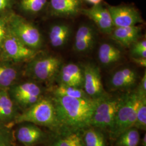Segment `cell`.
<instances>
[{
	"instance_id": "1",
	"label": "cell",
	"mask_w": 146,
	"mask_h": 146,
	"mask_svg": "<svg viewBox=\"0 0 146 146\" xmlns=\"http://www.w3.org/2000/svg\"><path fill=\"white\" fill-rule=\"evenodd\" d=\"M52 99L60 126V133L82 131L89 128L100 100L77 99L55 95Z\"/></svg>"
},
{
	"instance_id": "2",
	"label": "cell",
	"mask_w": 146,
	"mask_h": 146,
	"mask_svg": "<svg viewBox=\"0 0 146 146\" xmlns=\"http://www.w3.org/2000/svg\"><path fill=\"white\" fill-rule=\"evenodd\" d=\"M23 122H30L36 125L47 127L56 132L60 131V126L52 99L42 97L36 103L22 111L9 126Z\"/></svg>"
},
{
	"instance_id": "3",
	"label": "cell",
	"mask_w": 146,
	"mask_h": 146,
	"mask_svg": "<svg viewBox=\"0 0 146 146\" xmlns=\"http://www.w3.org/2000/svg\"><path fill=\"white\" fill-rule=\"evenodd\" d=\"M139 97L136 92L123 95V98L113 124L108 129L110 136L116 140L124 131L134 127Z\"/></svg>"
},
{
	"instance_id": "4",
	"label": "cell",
	"mask_w": 146,
	"mask_h": 146,
	"mask_svg": "<svg viewBox=\"0 0 146 146\" xmlns=\"http://www.w3.org/2000/svg\"><path fill=\"white\" fill-rule=\"evenodd\" d=\"M33 58L27 67L26 73L28 76L39 82L52 81L62 66L61 59L53 55H43Z\"/></svg>"
},
{
	"instance_id": "5",
	"label": "cell",
	"mask_w": 146,
	"mask_h": 146,
	"mask_svg": "<svg viewBox=\"0 0 146 146\" xmlns=\"http://www.w3.org/2000/svg\"><path fill=\"white\" fill-rule=\"evenodd\" d=\"M8 28L23 44L36 50L41 46L42 36L38 29L20 16L9 14Z\"/></svg>"
},
{
	"instance_id": "6",
	"label": "cell",
	"mask_w": 146,
	"mask_h": 146,
	"mask_svg": "<svg viewBox=\"0 0 146 146\" xmlns=\"http://www.w3.org/2000/svg\"><path fill=\"white\" fill-rule=\"evenodd\" d=\"M122 98L123 95L111 97L108 95L100 100L92 116L90 126L96 128L109 129L113 124Z\"/></svg>"
},
{
	"instance_id": "7",
	"label": "cell",
	"mask_w": 146,
	"mask_h": 146,
	"mask_svg": "<svg viewBox=\"0 0 146 146\" xmlns=\"http://www.w3.org/2000/svg\"><path fill=\"white\" fill-rule=\"evenodd\" d=\"M8 26V25H7ZM35 50L26 46L8 29L0 52V60L11 62H20L35 56Z\"/></svg>"
},
{
	"instance_id": "8",
	"label": "cell",
	"mask_w": 146,
	"mask_h": 146,
	"mask_svg": "<svg viewBox=\"0 0 146 146\" xmlns=\"http://www.w3.org/2000/svg\"><path fill=\"white\" fill-rule=\"evenodd\" d=\"M8 92L11 98L22 111L29 108L43 97L41 87L34 82L16 84Z\"/></svg>"
},
{
	"instance_id": "9",
	"label": "cell",
	"mask_w": 146,
	"mask_h": 146,
	"mask_svg": "<svg viewBox=\"0 0 146 146\" xmlns=\"http://www.w3.org/2000/svg\"><path fill=\"white\" fill-rule=\"evenodd\" d=\"M83 89L89 98L100 100L107 96L101 80L100 69L95 65L87 63L84 66Z\"/></svg>"
},
{
	"instance_id": "10",
	"label": "cell",
	"mask_w": 146,
	"mask_h": 146,
	"mask_svg": "<svg viewBox=\"0 0 146 146\" xmlns=\"http://www.w3.org/2000/svg\"><path fill=\"white\" fill-rule=\"evenodd\" d=\"M107 8L114 27L134 26L143 22L139 12L133 7L109 6Z\"/></svg>"
},
{
	"instance_id": "11",
	"label": "cell",
	"mask_w": 146,
	"mask_h": 146,
	"mask_svg": "<svg viewBox=\"0 0 146 146\" xmlns=\"http://www.w3.org/2000/svg\"><path fill=\"white\" fill-rule=\"evenodd\" d=\"M19 127L14 131L16 140L25 146H34L45 141L46 133L38 125L30 122L18 124Z\"/></svg>"
},
{
	"instance_id": "12",
	"label": "cell",
	"mask_w": 146,
	"mask_h": 146,
	"mask_svg": "<svg viewBox=\"0 0 146 146\" xmlns=\"http://www.w3.org/2000/svg\"><path fill=\"white\" fill-rule=\"evenodd\" d=\"M80 12L93 21L100 30L106 34H110L114 28L110 11L100 4L93 5L89 8L81 9Z\"/></svg>"
},
{
	"instance_id": "13",
	"label": "cell",
	"mask_w": 146,
	"mask_h": 146,
	"mask_svg": "<svg viewBox=\"0 0 146 146\" xmlns=\"http://www.w3.org/2000/svg\"><path fill=\"white\" fill-rule=\"evenodd\" d=\"M56 77L59 84L83 89V70L78 64L68 63L63 65Z\"/></svg>"
},
{
	"instance_id": "14",
	"label": "cell",
	"mask_w": 146,
	"mask_h": 146,
	"mask_svg": "<svg viewBox=\"0 0 146 146\" xmlns=\"http://www.w3.org/2000/svg\"><path fill=\"white\" fill-rule=\"evenodd\" d=\"M19 110L11 98L8 90H1L0 122L9 125L20 113Z\"/></svg>"
},
{
	"instance_id": "15",
	"label": "cell",
	"mask_w": 146,
	"mask_h": 146,
	"mask_svg": "<svg viewBox=\"0 0 146 146\" xmlns=\"http://www.w3.org/2000/svg\"><path fill=\"white\" fill-rule=\"evenodd\" d=\"M137 80V74L134 69L125 68L114 73L110 79V87L113 89L122 90L131 88Z\"/></svg>"
},
{
	"instance_id": "16",
	"label": "cell",
	"mask_w": 146,
	"mask_h": 146,
	"mask_svg": "<svg viewBox=\"0 0 146 146\" xmlns=\"http://www.w3.org/2000/svg\"><path fill=\"white\" fill-rule=\"evenodd\" d=\"M114 28L110 34L111 38L124 47L131 46L141 35V28L137 26Z\"/></svg>"
},
{
	"instance_id": "17",
	"label": "cell",
	"mask_w": 146,
	"mask_h": 146,
	"mask_svg": "<svg viewBox=\"0 0 146 146\" xmlns=\"http://www.w3.org/2000/svg\"><path fill=\"white\" fill-rule=\"evenodd\" d=\"M81 0H50V7L52 15L72 17L81 11Z\"/></svg>"
},
{
	"instance_id": "18",
	"label": "cell",
	"mask_w": 146,
	"mask_h": 146,
	"mask_svg": "<svg viewBox=\"0 0 146 146\" xmlns=\"http://www.w3.org/2000/svg\"><path fill=\"white\" fill-rule=\"evenodd\" d=\"M11 62L0 60V90H9L19 78V70Z\"/></svg>"
},
{
	"instance_id": "19",
	"label": "cell",
	"mask_w": 146,
	"mask_h": 146,
	"mask_svg": "<svg viewBox=\"0 0 146 146\" xmlns=\"http://www.w3.org/2000/svg\"><path fill=\"white\" fill-rule=\"evenodd\" d=\"M49 146H85L81 131L60 132Z\"/></svg>"
},
{
	"instance_id": "20",
	"label": "cell",
	"mask_w": 146,
	"mask_h": 146,
	"mask_svg": "<svg viewBox=\"0 0 146 146\" xmlns=\"http://www.w3.org/2000/svg\"><path fill=\"white\" fill-rule=\"evenodd\" d=\"M70 34L69 27L64 24L52 26L49 31V38L52 47L58 48L63 46L68 41Z\"/></svg>"
},
{
	"instance_id": "21",
	"label": "cell",
	"mask_w": 146,
	"mask_h": 146,
	"mask_svg": "<svg viewBox=\"0 0 146 146\" xmlns=\"http://www.w3.org/2000/svg\"><path fill=\"white\" fill-rule=\"evenodd\" d=\"M121 52L113 44L104 43L100 45L98 50L100 62L105 66H109L120 60Z\"/></svg>"
},
{
	"instance_id": "22",
	"label": "cell",
	"mask_w": 146,
	"mask_h": 146,
	"mask_svg": "<svg viewBox=\"0 0 146 146\" xmlns=\"http://www.w3.org/2000/svg\"><path fill=\"white\" fill-rule=\"evenodd\" d=\"M116 140V146H137L140 142L139 129L132 127L121 133Z\"/></svg>"
},
{
	"instance_id": "23",
	"label": "cell",
	"mask_w": 146,
	"mask_h": 146,
	"mask_svg": "<svg viewBox=\"0 0 146 146\" xmlns=\"http://www.w3.org/2000/svg\"><path fill=\"white\" fill-rule=\"evenodd\" d=\"M84 131L82 138L85 146H107L104 134L94 128H87Z\"/></svg>"
},
{
	"instance_id": "24",
	"label": "cell",
	"mask_w": 146,
	"mask_h": 146,
	"mask_svg": "<svg viewBox=\"0 0 146 146\" xmlns=\"http://www.w3.org/2000/svg\"><path fill=\"white\" fill-rule=\"evenodd\" d=\"M54 95L77 99L90 98L84 92V89L62 84H58V86L54 89Z\"/></svg>"
},
{
	"instance_id": "25",
	"label": "cell",
	"mask_w": 146,
	"mask_h": 146,
	"mask_svg": "<svg viewBox=\"0 0 146 146\" xmlns=\"http://www.w3.org/2000/svg\"><path fill=\"white\" fill-rule=\"evenodd\" d=\"M16 142L13 128L0 122V146H17Z\"/></svg>"
},
{
	"instance_id": "26",
	"label": "cell",
	"mask_w": 146,
	"mask_h": 146,
	"mask_svg": "<svg viewBox=\"0 0 146 146\" xmlns=\"http://www.w3.org/2000/svg\"><path fill=\"white\" fill-rule=\"evenodd\" d=\"M134 127L138 129L143 131L146 130V97H139V102L136 111L135 123Z\"/></svg>"
},
{
	"instance_id": "27",
	"label": "cell",
	"mask_w": 146,
	"mask_h": 146,
	"mask_svg": "<svg viewBox=\"0 0 146 146\" xmlns=\"http://www.w3.org/2000/svg\"><path fill=\"white\" fill-rule=\"evenodd\" d=\"M47 0H20V7L27 13L35 14L43 9Z\"/></svg>"
},
{
	"instance_id": "28",
	"label": "cell",
	"mask_w": 146,
	"mask_h": 146,
	"mask_svg": "<svg viewBox=\"0 0 146 146\" xmlns=\"http://www.w3.org/2000/svg\"><path fill=\"white\" fill-rule=\"evenodd\" d=\"M95 37L93 28L90 25H83L78 28L76 31L74 43L83 41L87 39L95 38Z\"/></svg>"
},
{
	"instance_id": "29",
	"label": "cell",
	"mask_w": 146,
	"mask_h": 146,
	"mask_svg": "<svg viewBox=\"0 0 146 146\" xmlns=\"http://www.w3.org/2000/svg\"><path fill=\"white\" fill-rule=\"evenodd\" d=\"M131 54L133 57L146 58V41H137L132 44Z\"/></svg>"
},
{
	"instance_id": "30",
	"label": "cell",
	"mask_w": 146,
	"mask_h": 146,
	"mask_svg": "<svg viewBox=\"0 0 146 146\" xmlns=\"http://www.w3.org/2000/svg\"><path fill=\"white\" fill-rule=\"evenodd\" d=\"M9 13L0 16V52L7 31V23Z\"/></svg>"
},
{
	"instance_id": "31",
	"label": "cell",
	"mask_w": 146,
	"mask_h": 146,
	"mask_svg": "<svg viewBox=\"0 0 146 146\" xmlns=\"http://www.w3.org/2000/svg\"><path fill=\"white\" fill-rule=\"evenodd\" d=\"M15 0H0V15L6 14L13 5Z\"/></svg>"
},
{
	"instance_id": "32",
	"label": "cell",
	"mask_w": 146,
	"mask_h": 146,
	"mask_svg": "<svg viewBox=\"0 0 146 146\" xmlns=\"http://www.w3.org/2000/svg\"><path fill=\"white\" fill-rule=\"evenodd\" d=\"M139 97H146V73L141 78V82L137 89L136 90Z\"/></svg>"
},
{
	"instance_id": "33",
	"label": "cell",
	"mask_w": 146,
	"mask_h": 146,
	"mask_svg": "<svg viewBox=\"0 0 146 146\" xmlns=\"http://www.w3.org/2000/svg\"><path fill=\"white\" fill-rule=\"evenodd\" d=\"M131 60L133 62L135 63L138 66L141 67H146V58L132 57Z\"/></svg>"
},
{
	"instance_id": "34",
	"label": "cell",
	"mask_w": 146,
	"mask_h": 146,
	"mask_svg": "<svg viewBox=\"0 0 146 146\" xmlns=\"http://www.w3.org/2000/svg\"><path fill=\"white\" fill-rule=\"evenodd\" d=\"M86 1L91 4H93V5L100 4L101 2L102 1V0H86Z\"/></svg>"
},
{
	"instance_id": "35",
	"label": "cell",
	"mask_w": 146,
	"mask_h": 146,
	"mask_svg": "<svg viewBox=\"0 0 146 146\" xmlns=\"http://www.w3.org/2000/svg\"><path fill=\"white\" fill-rule=\"evenodd\" d=\"M142 146H146V134L145 133L144 136H143L142 140Z\"/></svg>"
}]
</instances>
